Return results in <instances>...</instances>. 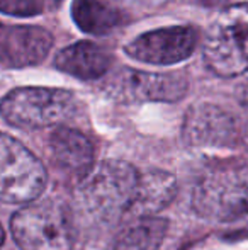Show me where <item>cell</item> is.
Listing matches in <instances>:
<instances>
[{
	"mask_svg": "<svg viewBox=\"0 0 248 250\" xmlns=\"http://www.w3.org/2000/svg\"><path fill=\"white\" fill-rule=\"evenodd\" d=\"M240 101H242L243 107H245L248 112V82L243 83L242 90H240Z\"/></svg>",
	"mask_w": 248,
	"mask_h": 250,
	"instance_id": "cell-17",
	"label": "cell"
},
{
	"mask_svg": "<svg viewBox=\"0 0 248 250\" xmlns=\"http://www.w3.org/2000/svg\"><path fill=\"white\" fill-rule=\"evenodd\" d=\"M197 44V33L191 26H170L138 36L126 44L124 51L133 60L152 65H173L187 60Z\"/></svg>",
	"mask_w": 248,
	"mask_h": 250,
	"instance_id": "cell-8",
	"label": "cell"
},
{
	"mask_svg": "<svg viewBox=\"0 0 248 250\" xmlns=\"http://www.w3.org/2000/svg\"><path fill=\"white\" fill-rule=\"evenodd\" d=\"M169 230V221L156 216L136 218L114 238L109 250H156Z\"/></svg>",
	"mask_w": 248,
	"mask_h": 250,
	"instance_id": "cell-14",
	"label": "cell"
},
{
	"mask_svg": "<svg viewBox=\"0 0 248 250\" xmlns=\"http://www.w3.org/2000/svg\"><path fill=\"white\" fill-rule=\"evenodd\" d=\"M182 135L189 145L211 148H231L242 140L236 119L212 104L194 105L187 112Z\"/></svg>",
	"mask_w": 248,
	"mask_h": 250,
	"instance_id": "cell-9",
	"label": "cell"
},
{
	"mask_svg": "<svg viewBox=\"0 0 248 250\" xmlns=\"http://www.w3.org/2000/svg\"><path fill=\"white\" fill-rule=\"evenodd\" d=\"M202 56L212 73L238 77L248 70V2L225 9L206 34Z\"/></svg>",
	"mask_w": 248,
	"mask_h": 250,
	"instance_id": "cell-3",
	"label": "cell"
},
{
	"mask_svg": "<svg viewBox=\"0 0 248 250\" xmlns=\"http://www.w3.org/2000/svg\"><path fill=\"white\" fill-rule=\"evenodd\" d=\"M113 63V55L92 41H78L66 46L55 58V66L80 80H94L106 75Z\"/></svg>",
	"mask_w": 248,
	"mask_h": 250,
	"instance_id": "cell-11",
	"label": "cell"
},
{
	"mask_svg": "<svg viewBox=\"0 0 248 250\" xmlns=\"http://www.w3.org/2000/svg\"><path fill=\"white\" fill-rule=\"evenodd\" d=\"M53 158L61 168L73 174L87 175L94 165V146L90 140L72 128L55 129L50 138Z\"/></svg>",
	"mask_w": 248,
	"mask_h": 250,
	"instance_id": "cell-12",
	"label": "cell"
},
{
	"mask_svg": "<svg viewBox=\"0 0 248 250\" xmlns=\"http://www.w3.org/2000/svg\"><path fill=\"white\" fill-rule=\"evenodd\" d=\"M10 230L20 250H72L75 244L72 214L53 199L20 208L10 220Z\"/></svg>",
	"mask_w": 248,
	"mask_h": 250,
	"instance_id": "cell-2",
	"label": "cell"
},
{
	"mask_svg": "<svg viewBox=\"0 0 248 250\" xmlns=\"http://www.w3.org/2000/svg\"><path fill=\"white\" fill-rule=\"evenodd\" d=\"M72 17L87 34L102 36L123 22V16L116 7L104 0H73Z\"/></svg>",
	"mask_w": 248,
	"mask_h": 250,
	"instance_id": "cell-15",
	"label": "cell"
},
{
	"mask_svg": "<svg viewBox=\"0 0 248 250\" xmlns=\"http://www.w3.org/2000/svg\"><path fill=\"white\" fill-rule=\"evenodd\" d=\"M53 36L43 27L0 22V65L24 68L39 65L50 55Z\"/></svg>",
	"mask_w": 248,
	"mask_h": 250,
	"instance_id": "cell-10",
	"label": "cell"
},
{
	"mask_svg": "<svg viewBox=\"0 0 248 250\" xmlns=\"http://www.w3.org/2000/svg\"><path fill=\"white\" fill-rule=\"evenodd\" d=\"M75 111V97L70 90L48 87H20L0 102V114L16 128L36 129L60 125Z\"/></svg>",
	"mask_w": 248,
	"mask_h": 250,
	"instance_id": "cell-5",
	"label": "cell"
},
{
	"mask_svg": "<svg viewBox=\"0 0 248 250\" xmlns=\"http://www.w3.org/2000/svg\"><path fill=\"white\" fill-rule=\"evenodd\" d=\"M192 208L211 221H236L248 216V167L212 168L197 181Z\"/></svg>",
	"mask_w": 248,
	"mask_h": 250,
	"instance_id": "cell-4",
	"label": "cell"
},
{
	"mask_svg": "<svg viewBox=\"0 0 248 250\" xmlns=\"http://www.w3.org/2000/svg\"><path fill=\"white\" fill-rule=\"evenodd\" d=\"M138 182L139 174L128 162H102L80 181V206L99 221H116L131 209Z\"/></svg>",
	"mask_w": 248,
	"mask_h": 250,
	"instance_id": "cell-1",
	"label": "cell"
},
{
	"mask_svg": "<svg viewBox=\"0 0 248 250\" xmlns=\"http://www.w3.org/2000/svg\"><path fill=\"white\" fill-rule=\"evenodd\" d=\"M177 194L175 177L163 170H150L139 175L138 189L129 214L136 218L153 216L173 201Z\"/></svg>",
	"mask_w": 248,
	"mask_h": 250,
	"instance_id": "cell-13",
	"label": "cell"
},
{
	"mask_svg": "<svg viewBox=\"0 0 248 250\" xmlns=\"http://www.w3.org/2000/svg\"><path fill=\"white\" fill-rule=\"evenodd\" d=\"M48 182L39 158L19 140L0 133V201L29 204L43 194Z\"/></svg>",
	"mask_w": 248,
	"mask_h": 250,
	"instance_id": "cell-6",
	"label": "cell"
},
{
	"mask_svg": "<svg viewBox=\"0 0 248 250\" xmlns=\"http://www.w3.org/2000/svg\"><path fill=\"white\" fill-rule=\"evenodd\" d=\"M107 96L123 102H175L187 94V80L180 73H155L123 68L104 83Z\"/></svg>",
	"mask_w": 248,
	"mask_h": 250,
	"instance_id": "cell-7",
	"label": "cell"
},
{
	"mask_svg": "<svg viewBox=\"0 0 248 250\" xmlns=\"http://www.w3.org/2000/svg\"><path fill=\"white\" fill-rule=\"evenodd\" d=\"M2 244H3V228L0 227V247H2Z\"/></svg>",
	"mask_w": 248,
	"mask_h": 250,
	"instance_id": "cell-18",
	"label": "cell"
},
{
	"mask_svg": "<svg viewBox=\"0 0 248 250\" xmlns=\"http://www.w3.org/2000/svg\"><path fill=\"white\" fill-rule=\"evenodd\" d=\"M43 3L39 0H0V12L17 17H33L41 14Z\"/></svg>",
	"mask_w": 248,
	"mask_h": 250,
	"instance_id": "cell-16",
	"label": "cell"
}]
</instances>
